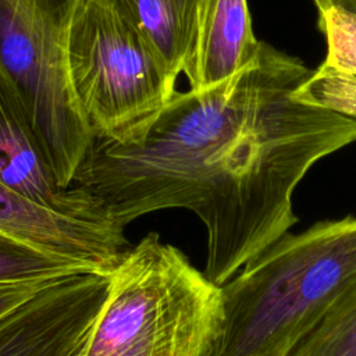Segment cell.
I'll return each mask as SVG.
<instances>
[{
	"label": "cell",
	"instance_id": "1",
	"mask_svg": "<svg viewBox=\"0 0 356 356\" xmlns=\"http://www.w3.org/2000/svg\"><path fill=\"white\" fill-rule=\"evenodd\" d=\"M312 71L261 42L229 78L175 92L131 138L99 140L86 185L125 228L185 209L207 232L206 277L221 286L298 222L293 192L325 156L356 142V120L293 92Z\"/></svg>",
	"mask_w": 356,
	"mask_h": 356
},
{
	"label": "cell",
	"instance_id": "2",
	"mask_svg": "<svg viewBox=\"0 0 356 356\" xmlns=\"http://www.w3.org/2000/svg\"><path fill=\"white\" fill-rule=\"evenodd\" d=\"M356 286V216L286 234L221 285L214 356H289Z\"/></svg>",
	"mask_w": 356,
	"mask_h": 356
},
{
	"label": "cell",
	"instance_id": "3",
	"mask_svg": "<svg viewBox=\"0 0 356 356\" xmlns=\"http://www.w3.org/2000/svg\"><path fill=\"white\" fill-rule=\"evenodd\" d=\"M221 286L156 232L129 246L82 356H214Z\"/></svg>",
	"mask_w": 356,
	"mask_h": 356
},
{
	"label": "cell",
	"instance_id": "4",
	"mask_svg": "<svg viewBox=\"0 0 356 356\" xmlns=\"http://www.w3.org/2000/svg\"><path fill=\"white\" fill-rule=\"evenodd\" d=\"M81 0H0V75L21 104L61 188L93 140L70 86L67 47Z\"/></svg>",
	"mask_w": 356,
	"mask_h": 356
},
{
	"label": "cell",
	"instance_id": "5",
	"mask_svg": "<svg viewBox=\"0 0 356 356\" xmlns=\"http://www.w3.org/2000/svg\"><path fill=\"white\" fill-rule=\"evenodd\" d=\"M67 72L99 139H121L177 92L178 76L111 0H81L70 31Z\"/></svg>",
	"mask_w": 356,
	"mask_h": 356
},
{
	"label": "cell",
	"instance_id": "6",
	"mask_svg": "<svg viewBox=\"0 0 356 356\" xmlns=\"http://www.w3.org/2000/svg\"><path fill=\"white\" fill-rule=\"evenodd\" d=\"M107 291L102 271L46 284L0 316V356H82Z\"/></svg>",
	"mask_w": 356,
	"mask_h": 356
},
{
	"label": "cell",
	"instance_id": "7",
	"mask_svg": "<svg viewBox=\"0 0 356 356\" xmlns=\"http://www.w3.org/2000/svg\"><path fill=\"white\" fill-rule=\"evenodd\" d=\"M0 229L107 274L129 248L124 228L114 221L50 210L1 182Z\"/></svg>",
	"mask_w": 356,
	"mask_h": 356
},
{
	"label": "cell",
	"instance_id": "8",
	"mask_svg": "<svg viewBox=\"0 0 356 356\" xmlns=\"http://www.w3.org/2000/svg\"><path fill=\"white\" fill-rule=\"evenodd\" d=\"M0 182L50 210L110 220L102 203L72 185L61 188L40 143L8 83L0 75Z\"/></svg>",
	"mask_w": 356,
	"mask_h": 356
},
{
	"label": "cell",
	"instance_id": "9",
	"mask_svg": "<svg viewBox=\"0 0 356 356\" xmlns=\"http://www.w3.org/2000/svg\"><path fill=\"white\" fill-rule=\"evenodd\" d=\"M260 44L248 0H207L191 89L209 88L236 74L257 56Z\"/></svg>",
	"mask_w": 356,
	"mask_h": 356
},
{
	"label": "cell",
	"instance_id": "10",
	"mask_svg": "<svg viewBox=\"0 0 356 356\" xmlns=\"http://www.w3.org/2000/svg\"><path fill=\"white\" fill-rule=\"evenodd\" d=\"M145 35L170 71L195 78L199 33L207 0H111Z\"/></svg>",
	"mask_w": 356,
	"mask_h": 356
},
{
	"label": "cell",
	"instance_id": "11",
	"mask_svg": "<svg viewBox=\"0 0 356 356\" xmlns=\"http://www.w3.org/2000/svg\"><path fill=\"white\" fill-rule=\"evenodd\" d=\"M90 271L97 270L0 229V285L46 282Z\"/></svg>",
	"mask_w": 356,
	"mask_h": 356
},
{
	"label": "cell",
	"instance_id": "12",
	"mask_svg": "<svg viewBox=\"0 0 356 356\" xmlns=\"http://www.w3.org/2000/svg\"><path fill=\"white\" fill-rule=\"evenodd\" d=\"M289 356H356V286Z\"/></svg>",
	"mask_w": 356,
	"mask_h": 356
},
{
	"label": "cell",
	"instance_id": "13",
	"mask_svg": "<svg viewBox=\"0 0 356 356\" xmlns=\"http://www.w3.org/2000/svg\"><path fill=\"white\" fill-rule=\"evenodd\" d=\"M317 7V26L327 40L325 64L356 76V13L327 1Z\"/></svg>",
	"mask_w": 356,
	"mask_h": 356
},
{
	"label": "cell",
	"instance_id": "14",
	"mask_svg": "<svg viewBox=\"0 0 356 356\" xmlns=\"http://www.w3.org/2000/svg\"><path fill=\"white\" fill-rule=\"evenodd\" d=\"M302 103L324 107L356 120V76L323 63L293 92Z\"/></svg>",
	"mask_w": 356,
	"mask_h": 356
},
{
	"label": "cell",
	"instance_id": "15",
	"mask_svg": "<svg viewBox=\"0 0 356 356\" xmlns=\"http://www.w3.org/2000/svg\"><path fill=\"white\" fill-rule=\"evenodd\" d=\"M49 282H51V281L0 285V316L6 314L7 312H10L14 307L24 303L26 299L33 296Z\"/></svg>",
	"mask_w": 356,
	"mask_h": 356
},
{
	"label": "cell",
	"instance_id": "16",
	"mask_svg": "<svg viewBox=\"0 0 356 356\" xmlns=\"http://www.w3.org/2000/svg\"><path fill=\"white\" fill-rule=\"evenodd\" d=\"M327 1H331V3H335L349 11H353L356 13V0H320L318 3H316V6L318 4H323V3H327Z\"/></svg>",
	"mask_w": 356,
	"mask_h": 356
},
{
	"label": "cell",
	"instance_id": "17",
	"mask_svg": "<svg viewBox=\"0 0 356 356\" xmlns=\"http://www.w3.org/2000/svg\"><path fill=\"white\" fill-rule=\"evenodd\" d=\"M313 1H314V4H316V3H318V1H320V0H313Z\"/></svg>",
	"mask_w": 356,
	"mask_h": 356
}]
</instances>
